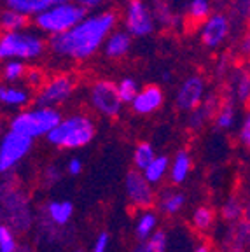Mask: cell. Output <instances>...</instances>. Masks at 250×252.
I'll list each match as a JSON object with an SVG mask.
<instances>
[{
    "instance_id": "cell-1",
    "label": "cell",
    "mask_w": 250,
    "mask_h": 252,
    "mask_svg": "<svg viewBox=\"0 0 250 252\" xmlns=\"http://www.w3.org/2000/svg\"><path fill=\"white\" fill-rule=\"evenodd\" d=\"M118 12L112 9L86 14L68 32L49 37V51L58 58L86 62L102 49L107 37L118 28Z\"/></svg>"
},
{
    "instance_id": "cell-2",
    "label": "cell",
    "mask_w": 250,
    "mask_h": 252,
    "mask_svg": "<svg viewBox=\"0 0 250 252\" xmlns=\"http://www.w3.org/2000/svg\"><path fill=\"white\" fill-rule=\"evenodd\" d=\"M46 49H49V40L44 39L39 30L4 32L0 37V58L2 60H23L35 62L42 58Z\"/></svg>"
},
{
    "instance_id": "cell-3",
    "label": "cell",
    "mask_w": 250,
    "mask_h": 252,
    "mask_svg": "<svg viewBox=\"0 0 250 252\" xmlns=\"http://www.w3.org/2000/svg\"><path fill=\"white\" fill-rule=\"evenodd\" d=\"M86 14L88 9L84 5H81L75 0H68V2L53 4L46 7L31 18V23H33V28H37L40 33L47 37H55L62 35L72 27H75Z\"/></svg>"
},
{
    "instance_id": "cell-4",
    "label": "cell",
    "mask_w": 250,
    "mask_h": 252,
    "mask_svg": "<svg viewBox=\"0 0 250 252\" xmlns=\"http://www.w3.org/2000/svg\"><path fill=\"white\" fill-rule=\"evenodd\" d=\"M96 133L94 121L84 112H75L63 118L56 128L47 135V142L60 149H81L86 147Z\"/></svg>"
},
{
    "instance_id": "cell-5",
    "label": "cell",
    "mask_w": 250,
    "mask_h": 252,
    "mask_svg": "<svg viewBox=\"0 0 250 252\" xmlns=\"http://www.w3.org/2000/svg\"><path fill=\"white\" fill-rule=\"evenodd\" d=\"M63 119L58 107L35 105L31 109H23L9 119V130H14L30 138L47 137L53 128Z\"/></svg>"
},
{
    "instance_id": "cell-6",
    "label": "cell",
    "mask_w": 250,
    "mask_h": 252,
    "mask_svg": "<svg viewBox=\"0 0 250 252\" xmlns=\"http://www.w3.org/2000/svg\"><path fill=\"white\" fill-rule=\"evenodd\" d=\"M88 103L103 118H118L125 102L119 96L118 83L110 79H96L88 90Z\"/></svg>"
},
{
    "instance_id": "cell-7",
    "label": "cell",
    "mask_w": 250,
    "mask_h": 252,
    "mask_svg": "<svg viewBox=\"0 0 250 252\" xmlns=\"http://www.w3.org/2000/svg\"><path fill=\"white\" fill-rule=\"evenodd\" d=\"M156 23V14L145 0H126L123 9V25L135 39L153 35Z\"/></svg>"
},
{
    "instance_id": "cell-8",
    "label": "cell",
    "mask_w": 250,
    "mask_h": 252,
    "mask_svg": "<svg viewBox=\"0 0 250 252\" xmlns=\"http://www.w3.org/2000/svg\"><path fill=\"white\" fill-rule=\"evenodd\" d=\"M75 88H77V81L74 75L68 72H60L47 77L46 84L33 96V102L35 105L42 107H60L72 98Z\"/></svg>"
},
{
    "instance_id": "cell-9",
    "label": "cell",
    "mask_w": 250,
    "mask_h": 252,
    "mask_svg": "<svg viewBox=\"0 0 250 252\" xmlns=\"http://www.w3.org/2000/svg\"><path fill=\"white\" fill-rule=\"evenodd\" d=\"M31 144H33V138L27 135H21L14 130L5 131L0 142V170L9 172L11 168H14L31 151Z\"/></svg>"
},
{
    "instance_id": "cell-10",
    "label": "cell",
    "mask_w": 250,
    "mask_h": 252,
    "mask_svg": "<svg viewBox=\"0 0 250 252\" xmlns=\"http://www.w3.org/2000/svg\"><path fill=\"white\" fill-rule=\"evenodd\" d=\"M231 33V21L224 12H212L203 23H199L198 37L207 49H217Z\"/></svg>"
},
{
    "instance_id": "cell-11",
    "label": "cell",
    "mask_w": 250,
    "mask_h": 252,
    "mask_svg": "<svg viewBox=\"0 0 250 252\" xmlns=\"http://www.w3.org/2000/svg\"><path fill=\"white\" fill-rule=\"evenodd\" d=\"M207 93V84L201 75H189L186 77L175 91V105L179 110L191 112L201 105Z\"/></svg>"
},
{
    "instance_id": "cell-12",
    "label": "cell",
    "mask_w": 250,
    "mask_h": 252,
    "mask_svg": "<svg viewBox=\"0 0 250 252\" xmlns=\"http://www.w3.org/2000/svg\"><path fill=\"white\" fill-rule=\"evenodd\" d=\"M126 194H128L129 201L138 209H149L154 201V193L151 188V182L145 179L144 172L133 170L126 175Z\"/></svg>"
},
{
    "instance_id": "cell-13",
    "label": "cell",
    "mask_w": 250,
    "mask_h": 252,
    "mask_svg": "<svg viewBox=\"0 0 250 252\" xmlns=\"http://www.w3.org/2000/svg\"><path fill=\"white\" fill-rule=\"evenodd\" d=\"M164 103V91L161 90L156 84H149V86L140 88L138 94L135 96L129 105L135 114L140 116H147V114H154L156 110H159Z\"/></svg>"
},
{
    "instance_id": "cell-14",
    "label": "cell",
    "mask_w": 250,
    "mask_h": 252,
    "mask_svg": "<svg viewBox=\"0 0 250 252\" xmlns=\"http://www.w3.org/2000/svg\"><path fill=\"white\" fill-rule=\"evenodd\" d=\"M133 39H135V37H133L126 28H121V30L116 28V30L107 37L105 44H103V47H102L103 55L110 60L123 58V56L128 55L129 49H131Z\"/></svg>"
},
{
    "instance_id": "cell-15",
    "label": "cell",
    "mask_w": 250,
    "mask_h": 252,
    "mask_svg": "<svg viewBox=\"0 0 250 252\" xmlns=\"http://www.w3.org/2000/svg\"><path fill=\"white\" fill-rule=\"evenodd\" d=\"M31 90L25 84H4L0 88V102L9 109H23L30 103Z\"/></svg>"
},
{
    "instance_id": "cell-16",
    "label": "cell",
    "mask_w": 250,
    "mask_h": 252,
    "mask_svg": "<svg viewBox=\"0 0 250 252\" xmlns=\"http://www.w3.org/2000/svg\"><path fill=\"white\" fill-rule=\"evenodd\" d=\"M219 100L215 94H210L207 100L201 102V105L196 107L194 110H191V116H189V126H191L192 130H199V128H203L205 123L208 119L215 118L217 114V110H219Z\"/></svg>"
},
{
    "instance_id": "cell-17",
    "label": "cell",
    "mask_w": 250,
    "mask_h": 252,
    "mask_svg": "<svg viewBox=\"0 0 250 252\" xmlns=\"http://www.w3.org/2000/svg\"><path fill=\"white\" fill-rule=\"evenodd\" d=\"M27 198H23L21 193H12L11 196L7 198L5 203L9 205V219H11V224L16 226V229H27L28 220H25V216H28L27 210Z\"/></svg>"
},
{
    "instance_id": "cell-18",
    "label": "cell",
    "mask_w": 250,
    "mask_h": 252,
    "mask_svg": "<svg viewBox=\"0 0 250 252\" xmlns=\"http://www.w3.org/2000/svg\"><path fill=\"white\" fill-rule=\"evenodd\" d=\"M231 94L238 103L250 102V70H236L231 79Z\"/></svg>"
},
{
    "instance_id": "cell-19",
    "label": "cell",
    "mask_w": 250,
    "mask_h": 252,
    "mask_svg": "<svg viewBox=\"0 0 250 252\" xmlns=\"http://www.w3.org/2000/svg\"><path fill=\"white\" fill-rule=\"evenodd\" d=\"M30 16L23 14V12L16 11V9H9L5 7L0 14V27L4 32H18V30H25L30 25Z\"/></svg>"
},
{
    "instance_id": "cell-20",
    "label": "cell",
    "mask_w": 250,
    "mask_h": 252,
    "mask_svg": "<svg viewBox=\"0 0 250 252\" xmlns=\"http://www.w3.org/2000/svg\"><path fill=\"white\" fill-rule=\"evenodd\" d=\"M191 172V156L186 151H179L170 165V179L173 184H182Z\"/></svg>"
},
{
    "instance_id": "cell-21",
    "label": "cell",
    "mask_w": 250,
    "mask_h": 252,
    "mask_svg": "<svg viewBox=\"0 0 250 252\" xmlns=\"http://www.w3.org/2000/svg\"><path fill=\"white\" fill-rule=\"evenodd\" d=\"M46 214L51 222H55V224H58V226H63L72 219L74 205H72L70 201H49V203L46 205Z\"/></svg>"
},
{
    "instance_id": "cell-22",
    "label": "cell",
    "mask_w": 250,
    "mask_h": 252,
    "mask_svg": "<svg viewBox=\"0 0 250 252\" xmlns=\"http://www.w3.org/2000/svg\"><path fill=\"white\" fill-rule=\"evenodd\" d=\"M27 70V62L23 60H5L2 67V77L5 84H20L21 81H25Z\"/></svg>"
},
{
    "instance_id": "cell-23",
    "label": "cell",
    "mask_w": 250,
    "mask_h": 252,
    "mask_svg": "<svg viewBox=\"0 0 250 252\" xmlns=\"http://www.w3.org/2000/svg\"><path fill=\"white\" fill-rule=\"evenodd\" d=\"M170 159L168 156H164V154H157L154 158V161L144 170V175L151 184H157V182L163 181V177L166 173H170Z\"/></svg>"
},
{
    "instance_id": "cell-24",
    "label": "cell",
    "mask_w": 250,
    "mask_h": 252,
    "mask_svg": "<svg viewBox=\"0 0 250 252\" xmlns=\"http://www.w3.org/2000/svg\"><path fill=\"white\" fill-rule=\"evenodd\" d=\"M4 5L9 9H16V11L23 12V14L37 16L40 11H44L46 7H49V2L47 0H4Z\"/></svg>"
},
{
    "instance_id": "cell-25",
    "label": "cell",
    "mask_w": 250,
    "mask_h": 252,
    "mask_svg": "<svg viewBox=\"0 0 250 252\" xmlns=\"http://www.w3.org/2000/svg\"><path fill=\"white\" fill-rule=\"evenodd\" d=\"M156 151H154L153 144H149V142H140L135 151H133V165L137 166V170H142L144 172L151 163L154 161V158H156Z\"/></svg>"
},
{
    "instance_id": "cell-26",
    "label": "cell",
    "mask_w": 250,
    "mask_h": 252,
    "mask_svg": "<svg viewBox=\"0 0 250 252\" xmlns=\"http://www.w3.org/2000/svg\"><path fill=\"white\" fill-rule=\"evenodd\" d=\"M156 224H157V217L154 212H144L140 217L137 219V224H135V236H137L140 242H145L149 236L156 231Z\"/></svg>"
},
{
    "instance_id": "cell-27",
    "label": "cell",
    "mask_w": 250,
    "mask_h": 252,
    "mask_svg": "<svg viewBox=\"0 0 250 252\" xmlns=\"http://www.w3.org/2000/svg\"><path fill=\"white\" fill-rule=\"evenodd\" d=\"M215 126L219 130H229L231 126L235 125L236 121V107L233 105V100H226L222 105L219 107L217 114L214 118Z\"/></svg>"
},
{
    "instance_id": "cell-28",
    "label": "cell",
    "mask_w": 250,
    "mask_h": 252,
    "mask_svg": "<svg viewBox=\"0 0 250 252\" xmlns=\"http://www.w3.org/2000/svg\"><path fill=\"white\" fill-rule=\"evenodd\" d=\"M212 14L210 0H191L188 4V20L192 23H203Z\"/></svg>"
},
{
    "instance_id": "cell-29",
    "label": "cell",
    "mask_w": 250,
    "mask_h": 252,
    "mask_svg": "<svg viewBox=\"0 0 250 252\" xmlns=\"http://www.w3.org/2000/svg\"><path fill=\"white\" fill-rule=\"evenodd\" d=\"M118 91L123 102L131 103L138 94V91H140V86L133 77H123L121 81H118Z\"/></svg>"
},
{
    "instance_id": "cell-30",
    "label": "cell",
    "mask_w": 250,
    "mask_h": 252,
    "mask_svg": "<svg viewBox=\"0 0 250 252\" xmlns=\"http://www.w3.org/2000/svg\"><path fill=\"white\" fill-rule=\"evenodd\" d=\"M46 81H47V74L44 72V68L28 67L27 75H25V84H27L31 91H39L40 88L46 84Z\"/></svg>"
},
{
    "instance_id": "cell-31",
    "label": "cell",
    "mask_w": 250,
    "mask_h": 252,
    "mask_svg": "<svg viewBox=\"0 0 250 252\" xmlns=\"http://www.w3.org/2000/svg\"><path fill=\"white\" fill-rule=\"evenodd\" d=\"M161 200H163L161 201V209L166 214H177L186 203L184 194H180V193H166V194H163Z\"/></svg>"
},
{
    "instance_id": "cell-32",
    "label": "cell",
    "mask_w": 250,
    "mask_h": 252,
    "mask_svg": "<svg viewBox=\"0 0 250 252\" xmlns=\"http://www.w3.org/2000/svg\"><path fill=\"white\" fill-rule=\"evenodd\" d=\"M214 222V212L207 207H199V209L194 210L192 214V224L199 229V231H207L208 228Z\"/></svg>"
},
{
    "instance_id": "cell-33",
    "label": "cell",
    "mask_w": 250,
    "mask_h": 252,
    "mask_svg": "<svg viewBox=\"0 0 250 252\" xmlns=\"http://www.w3.org/2000/svg\"><path fill=\"white\" fill-rule=\"evenodd\" d=\"M18 244H16V236L9 226H0V252H16Z\"/></svg>"
},
{
    "instance_id": "cell-34",
    "label": "cell",
    "mask_w": 250,
    "mask_h": 252,
    "mask_svg": "<svg viewBox=\"0 0 250 252\" xmlns=\"http://www.w3.org/2000/svg\"><path fill=\"white\" fill-rule=\"evenodd\" d=\"M166 251V235L163 231H154L144 244V252H164Z\"/></svg>"
},
{
    "instance_id": "cell-35",
    "label": "cell",
    "mask_w": 250,
    "mask_h": 252,
    "mask_svg": "<svg viewBox=\"0 0 250 252\" xmlns=\"http://www.w3.org/2000/svg\"><path fill=\"white\" fill-rule=\"evenodd\" d=\"M238 135H240V142L250 149V110L245 114V118H243V123H242V126H240Z\"/></svg>"
},
{
    "instance_id": "cell-36",
    "label": "cell",
    "mask_w": 250,
    "mask_h": 252,
    "mask_svg": "<svg viewBox=\"0 0 250 252\" xmlns=\"http://www.w3.org/2000/svg\"><path fill=\"white\" fill-rule=\"evenodd\" d=\"M224 217H226V219H229V220H233V219H236V217L240 216V214H242V207H240V203L236 200H233V198H231L229 201H227L226 205H224Z\"/></svg>"
},
{
    "instance_id": "cell-37",
    "label": "cell",
    "mask_w": 250,
    "mask_h": 252,
    "mask_svg": "<svg viewBox=\"0 0 250 252\" xmlns=\"http://www.w3.org/2000/svg\"><path fill=\"white\" fill-rule=\"evenodd\" d=\"M109 235L107 233H102V235H98L96 242H94L93 249H91V252H107V247H109Z\"/></svg>"
},
{
    "instance_id": "cell-38",
    "label": "cell",
    "mask_w": 250,
    "mask_h": 252,
    "mask_svg": "<svg viewBox=\"0 0 250 252\" xmlns=\"http://www.w3.org/2000/svg\"><path fill=\"white\" fill-rule=\"evenodd\" d=\"M66 172L70 175H79L82 172V161L79 158H70L68 163H66Z\"/></svg>"
},
{
    "instance_id": "cell-39",
    "label": "cell",
    "mask_w": 250,
    "mask_h": 252,
    "mask_svg": "<svg viewBox=\"0 0 250 252\" xmlns=\"http://www.w3.org/2000/svg\"><path fill=\"white\" fill-rule=\"evenodd\" d=\"M238 51L242 53V56H245V58H250V33L240 40Z\"/></svg>"
},
{
    "instance_id": "cell-40",
    "label": "cell",
    "mask_w": 250,
    "mask_h": 252,
    "mask_svg": "<svg viewBox=\"0 0 250 252\" xmlns=\"http://www.w3.org/2000/svg\"><path fill=\"white\" fill-rule=\"evenodd\" d=\"M75 2H79V4L84 5V7L90 11V9H96L105 4V2H110V0H75Z\"/></svg>"
},
{
    "instance_id": "cell-41",
    "label": "cell",
    "mask_w": 250,
    "mask_h": 252,
    "mask_svg": "<svg viewBox=\"0 0 250 252\" xmlns=\"http://www.w3.org/2000/svg\"><path fill=\"white\" fill-rule=\"evenodd\" d=\"M46 177H47V182L51 184V182H56L60 179V170L56 165H51L49 168L46 170Z\"/></svg>"
},
{
    "instance_id": "cell-42",
    "label": "cell",
    "mask_w": 250,
    "mask_h": 252,
    "mask_svg": "<svg viewBox=\"0 0 250 252\" xmlns=\"http://www.w3.org/2000/svg\"><path fill=\"white\" fill-rule=\"evenodd\" d=\"M194 252H210V249H208V245H199Z\"/></svg>"
},
{
    "instance_id": "cell-43",
    "label": "cell",
    "mask_w": 250,
    "mask_h": 252,
    "mask_svg": "<svg viewBox=\"0 0 250 252\" xmlns=\"http://www.w3.org/2000/svg\"><path fill=\"white\" fill-rule=\"evenodd\" d=\"M245 12H247V16H249V20H250V0H247V4H245Z\"/></svg>"
},
{
    "instance_id": "cell-44",
    "label": "cell",
    "mask_w": 250,
    "mask_h": 252,
    "mask_svg": "<svg viewBox=\"0 0 250 252\" xmlns=\"http://www.w3.org/2000/svg\"><path fill=\"white\" fill-rule=\"evenodd\" d=\"M131 252H144V244H140V245H137V247L133 249Z\"/></svg>"
},
{
    "instance_id": "cell-45",
    "label": "cell",
    "mask_w": 250,
    "mask_h": 252,
    "mask_svg": "<svg viewBox=\"0 0 250 252\" xmlns=\"http://www.w3.org/2000/svg\"><path fill=\"white\" fill-rule=\"evenodd\" d=\"M74 252H82V251H81V249H77V251H74Z\"/></svg>"
}]
</instances>
